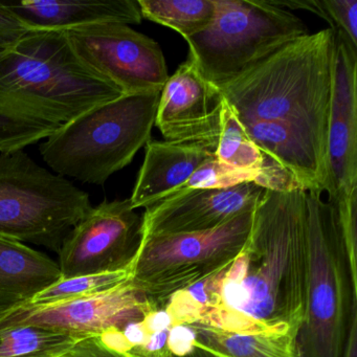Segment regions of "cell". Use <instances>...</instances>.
<instances>
[{
    "label": "cell",
    "instance_id": "cell-24",
    "mask_svg": "<svg viewBox=\"0 0 357 357\" xmlns=\"http://www.w3.org/2000/svg\"><path fill=\"white\" fill-rule=\"evenodd\" d=\"M62 357H175L168 346L160 350H146L143 347L135 346L128 351L116 350L107 346L99 335L87 336L79 340Z\"/></svg>",
    "mask_w": 357,
    "mask_h": 357
},
{
    "label": "cell",
    "instance_id": "cell-27",
    "mask_svg": "<svg viewBox=\"0 0 357 357\" xmlns=\"http://www.w3.org/2000/svg\"><path fill=\"white\" fill-rule=\"evenodd\" d=\"M30 33L20 18L0 1V51L10 49Z\"/></svg>",
    "mask_w": 357,
    "mask_h": 357
},
{
    "label": "cell",
    "instance_id": "cell-2",
    "mask_svg": "<svg viewBox=\"0 0 357 357\" xmlns=\"http://www.w3.org/2000/svg\"><path fill=\"white\" fill-rule=\"evenodd\" d=\"M121 97L79 59L66 31L30 32L0 53V153L34 145Z\"/></svg>",
    "mask_w": 357,
    "mask_h": 357
},
{
    "label": "cell",
    "instance_id": "cell-20",
    "mask_svg": "<svg viewBox=\"0 0 357 357\" xmlns=\"http://www.w3.org/2000/svg\"><path fill=\"white\" fill-rule=\"evenodd\" d=\"M142 17L172 29L188 39L208 28L215 0H139Z\"/></svg>",
    "mask_w": 357,
    "mask_h": 357
},
{
    "label": "cell",
    "instance_id": "cell-12",
    "mask_svg": "<svg viewBox=\"0 0 357 357\" xmlns=\"http://www.w3.org/2000/svg\"><path fill=\"white\" fill-rule=\"evenodd\" d=\"M357 47L335 30L333 93L327 139L328 202L338 214L357 202Z\"/></svg>",
    "mask_w": 357,
    "mask_h": 357
},
{
    "label": "cell",
    "instance_id": "cell-30",
    "mask_svg": "<svg viewBox=\"0 0 357 357\" xmlns=\"http://www.w3.org/2000/svg\"><path fill=\"white\" fill-rule=\"evenodd\" d=\"M342 357H357V317L351 324Z\"/></svg>",
    "mask_w": 357,
    "mask_h": 357
},
{
    "label": "cell",
    "instance_id": "cell-5",
    "mask_svg": "<svg viewBox=\"0 0 357 357\" xmlns=\"http://www.w3.org/2000/svg\"><path fill=\"white\" fill-rule=\"evenodd\" d=\"M160 93L123 96L62 127L39 147L54 172L103 185L151 139Z\"/></svg>",
    "mask_w": 357,
    "mask_h": 357
},
{
    "label": "cell",
    "instance_id": "cell-15",
    "mask_svg": "<svg viewBox=\"0 0 357 357\" xmlns=\"http://www.w3.org/2000/svg\"><path fill=\"white\" fill-rule=\"evenodd\" d=\"M215 158L208 146L150 139L129 198L135 210L150 208L178 192L206 160Z\"/></svg>",
    "mask_w": 357,
    "mask_h": 357
},
{
    "label": "cell",
    "instance_id": "cell-1",
    "mask_svg": "<svg viewBox=\"0 0 357 357\" xmlns=\"http://www.w3.org/2000/svg\"><path fill=\"white\" fill-rule=\"evenodd\" d=\"M309 262L306 191L265 190L235 260L210 279L176 292L165 311L172 326L298 340L306 313Z\"/></svg>",
    "mask_w": 357,
    "mask_h": 357
},
{
    "label": "cell",
    "instance_id": "cell-14",
    "mask_svg": "<svg viewBox=\"0 0 357 357\" xmlns=\"http://www.w3.org/2000/svg\"><path fill=\"white\" fill-rule=\"evenodd\" d=\"M265 190L254 183L227 189L185 190L146 208L143 238L211 231L258 206Z\"/></svg>",
    "mask_w": 357,
    "mask_h": 357
},
{
    "label": "cell",
    "instance_id": "cell-26",
    "mask_svg": "<svg viewBox=\"0 0 357 357\" xmlns=\"http://www.w3.org/2000/svg\"><path fill=\"white\" fill-rule=\"evenodd\" d=\"M254 183L267 191L280 193L304 190L289 171L265 153H263L262 168Z\"/></svg>",
    "mask_w": 357,
    "mask_h": 357
},
{
    "label": "cell",
    "instance_id": "cell-7",
    "mask_svg": "<svg viewBox=\"0 0 357 357\" xmlns=\"http://www.w3.org/2000/svg\"><path fill=\"white\" fill-rule=\"evenodd\" d=\"M307 34L300 18L268 0H215L208 28L185 41L200 74L218 86Z\"/></svg>",
    "mask_w": 357,
    "mask_h": 357
},
{
    "label": "cell",
    "instance_id": "cell-23",
    "mask_svg": "<svg viewBox=\"0 0 357 357\" xmlns=\"http://www.w3.org/2000/svg\"><path fill=\"white\" fill-rule=\"evenodd\" d=\"M258 175L259 172L241 170L225 164L215 156L204 162L178 192L185 190L227 189L242 183H255Z\"/></svg>",
    "mask_w": 357,
    "mask_h": 357
},
{
    "label": "cell",
    "instance_id": "cell-17",
    "mask_svg": "<svg viewBox=\"0 0 357 357\" xmlns=\"http://www.w3.org/2000/svg\"><path fill=\"white\" fill-rule=\"evenodd\" d=\"M60 279L58 262L47 255L0 237V311L26 302Z\"/></svg>",
    "mask_w": 357,
    "mask_h": 357
},
{
    "label": "cell",
    "instance_id": "cell-4",
    "mask_svg": "<svg viewBox=\"0 0 357 357\" xmlns=\"http://www.w3.org/2000/svg\"><path fill=\"white\" fill-rule=\"evenodd\" d=\"M321 191H306L309 283L296 344L301 357H342L357 317V263L349 255L337 208Z\"/></svg>",
    "mask_w": 357,
    "mask_h": 357
},
{
    "label": "cell",
    "instance_id": "cell-9",
    "mask_svg": "<svg viewBox=\"0 0 357 357\" xmlns=\"http://www.w3.org/2000/svg\"><path fill=\"white\" fill-rule=\"evenodd\" d=\"M66 33L79 59L123 96L162 93L168 68L153 39L121 24H91Z\"/></svg>",
    "mask_w": 357,
    "mask_h": 357
},
{
    "label": "cell",
    "instance_id": "cell-8",
    "mask_svg": "<svg viewBox=\"0 0 357 357\" xmlns=\"http://www.w3.org/2000/svg\"><path fill=\"white\" fill-rule=\"evenodd\" d=\"M254 211L211 231L142 238L131 282L162 310L171 296L229 266L248 241Z\"/></svg>",
    "mask_w": 357,
    "mask_h": 357
},
{
    "label": "cell",
    "instance_id": "cell-10",
    "mask_svg": "<svg viewBox=\"0 0 357 357\" xmlns=\"http://www.w3.org/2000/svg\"><path fill=\"white\" fill-rule=\"evenodd\" d=\"M143 216L130 199L104 200L73 227L59 252L61 279L129 266L141 245Z\"/></svg>",
    "mask_w": 357,
    "mask_h": 357
},
{
    "label": "cell",
    "instance_id": "cell-16",
    "mask_svg": "<svg viewBox=\"0 0 357 357\" xmlns=\"http://www.w3.org/2000/svg\"><path fill=\"white\" fill-rule=\"evenodd\" d=\"M30 32H61L101 24H139L143 20L135 0L61 1L41 0L6 3Z\"/></svg>",
    "mask_w": 357,
    "mask_h": 357
},
{
    "label": "cell",
    "instance_id": "cell-29",
    "mask_svg": "<svg viewBox=\"0 0 357 357\" xmlns=\"http://www.w3.org/2000/svg\"><path fill=\"white\" fill-rule=\"evenodd\" d=\"M271 5L282 9L305 10L325 20L331 26L329 18L326 15L319 0H268Z\"/></svg>",
    "mask_w": 357,
    "mask_h": 357
},
{
    "label": "cell",
    "instance_id": "cell-32",
    "mask_svg": "<svg viewBox=\"0 0 357 357\" xmlns=\"http://www.w3.org/2000/svg\"><path fill=\"white\" fill-rule=\"evenodd\" d=\"M3 51H5V50H3ZM1 52H3V51H0V53H1Z\"/></svg>",
    "mask_w": 357,
    "mask_h": 357
},
{
    "label": "cell",
    "instance_id": "cell-19",
    "mask_svg": "<svg viewBox=\"0 0 357 357\" xmlns=\"http://www.w3.org/2000/svg\"><path fill=\"white\" fill-rule=\"evenodd\" d=\"M87 337L32 326L0 329V357H62Z\"/></svg>",
    "mask_w": 357,
    "mask_h": 357
},
{
    "label": "cell",
    "instance_id": "cell-33",
    "mask_svg": "<svg viewBox=\"0 0 357 357\" xmlns=\"http://www.w3.org/2000/svg\"><path fill=\"white\" fill-rule=\"evenodd\" d=\"M213 355H214V354H213ZM216 357H218V356H216Z\"/></svg>",
    "mask_w": 357,
    "mask_h": 357
},
{
    "label": "cell",
    "instance_id": "cell-13",
    "mask_svg": "<svg viewBox=\"0 0 357 357\" xmlns=\"http://www.w3.org/2000/svg\"><path fill=\"white\" fill-rule=\"evenodd\" d=\"M223 101L218 87L206 81L188 57L160 93L154 125L165 141L200 144L215 151Z\"/></svg>",
    "mask_w": 357,
    "mask_h": 357
},
{
    "label": "cell",
    "instance_id": "cell-18",
    "mask_svg": "<svg viewBox=\"0 0 357 357\" xmlns=\"http://www.w3.org/2000/svg\"><path fill=\"white\" fill-rule=\"evenodd\" d=\"M193 346L218 357H300L296 338L290 335L238 334L204 325H191Z\"/></svg>",
    "mask_w": 357,
    "mask_h": 357
},
{
    "label": "cell",
    "instance_id": "cell-22",
    "mask_svg": "<svg viewBox=\"0 0 357 357\" xmlns=\"http://www.w3.org/2000/svg\"><path fill=\"white\" fill-rule=\"evenodd\" d=\"M132 265L133 262L125 268L110 273L58 280L24 303L30 305L55 304L106 291L129 281L132 273Z\"/></svg>",
    "mask_w": 357,
    "mask_h": 357
},
{
    "label": "cell",
    "instance_id": "cell-6",
    "mask_svg": "<svg viewBox=\"0 0 357 357\" xmlns=\"http://www.w3.org/2000/svg\"><path fill=\"white\" fill-rule=\"evenodd\" d=\"M93 208L89 195L24 150L0 153V237L59 252Z\"/></svg>",
    "mask_w": 357,
    "mask_h": 357
},
{
    "label": "cell",
    "instance_id": "cell-28",
    "mask_svg": "<svg viewBox=\"0 0 357 357\" xmlns=\"http://www.w3.org/2000/svg\"><path fill=\"white\" fill-rule=\"evenodd\" d=\"M194 340L195 333L191 327L174 326L169 331L167 346L175 357H185L194 350Z\"/></svg>",
    "mask_w": 357,
    "mask_h": 357
},
{
    "label": "cell",
    "instance_id": "cell-31",
    "mask_svg": "<svg viewBox=\"0 0 357 357\" xmlns=\"http://www.w3.org/2000/svg\"><path fill=\"white\" fill-rule=\"evenodd\" d=\"M185 357H216L215 355H213L212 353L208 352V351L204 350V349L197 348V347H194V350L192 351L189 354L185 355Z\"/></svg>",
    "mask_w": 357,
    "mask_h": 357
},
{
    "label": "cell",
    "instance_id": "cell-21",
    "mask_svg": "<svg viewBox=\"0 0 357 357\" xmlns=\"http://www.w3.org/2000/svg\"><path fill=\"white\" fill-rule=\"evenodd\" d=\"M215 156L220 162L241 170L260 172L262 168L263 152L250 139L225 100Z\"/></svg>",
    "mask_w": 357,
    "mask_h": 357
},
{
    "label": "cell",
    "instance_id": "cell-3",
    "mask_svg": "<svg viewBox=\"0 0 357 357\" xmlns=\"http://www.w3.org/2000/svg\"><path fill=\"white\" fill-rule=\"evenodd\" d=\"M334 60L335 30L325 29L287 43L217 87L242 125H283L327 162Z\"/></svg>",
    "mask_w": 357,
    "mask_h": 357
},
{
    "label": "cell",
    "instance_id": "cell-25",
    "mask_svg": "<svg viewBox=\"0 0 357 357\" xmlns=\"http://www.w3.org/2000/svg\"><path fill=\"white\" fill-rule=\"evenodd\" d=\"M326 15L331 22L332 30L346 35L357 47V0H319Z\"/></svg>",
    "mask_w": 357,
    "mask_h": 357
},
{
    "label": "cell",
    "instance_id": "cell-11",
    "mask_svg": "<svg viewBox=\"0 0 357 357\" xmlns=\"http://www.w3.org/2000/svg\"><path fill=\"white\" fill-rule=\"evenodd\" d=\"M158 310L131 279L91 296L49 305H16L0 311V329L32 326L78 335H102L139 323Z\"/></svg>",
    "mask_w": 357,
    "mask_h": 357
}]
</instances>
